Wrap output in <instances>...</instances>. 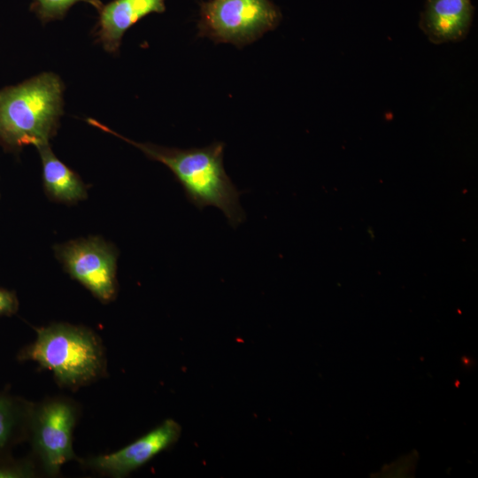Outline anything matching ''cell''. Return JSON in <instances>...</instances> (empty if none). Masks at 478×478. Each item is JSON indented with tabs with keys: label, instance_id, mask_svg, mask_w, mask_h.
Here are the masks:
<instances>
[{
	"label": "cell",
	"instance_id": "cell-1",
	"mask_svg": "<svg viewBox=\"0 0 478 478\" xmlns=\"http://www.w3.org/2000/svg\"><path fill=\"white\" fill-rule=\"evenodd\" d=\"M87 121L138 148L150 159L165 165L182 186L188 200L198 210L214 206L223 212L234 227L244 220L245 213L239 201L241 193L223 166L224 143L214 142L201 148H167L150 143H136L93 119Z\"/></svg>",
	"mask_w": 478,
	"mask_h": 478
},
{
	"label": "cell",
	"instance_id": "cell-2",
	"mask_svg": "<svg viewBox=\"0 0 478 478\" xmlns=\"http://www.w3.org/2000/svg\"><path fill=\"white\" fill-rule=\"evenodd\" d=\"M63 85L54 73H42L0 90V144L10 150L48 144L62 114Z\"/></svg>",
	"mask_w": 478,
	"mask_h": 478
},
{
	"label": "cell",
	"instance_id": "cell-3",
	"mask_svg": "<svg viewBox=\"0 0 478 478\" xmlns=\"http://www.w3.org/2000/svg\"><path fill=\"white\" fill-rule=\"evenodd\" d=\"M51 371L60 385L77 388L103 374L104 355L97 336L88 328L55 323L36 329L34 343L19 354Z\"/></svg>",
	"mask_w": 478,
	"mask_h": 478
},
{
	"label": "cell",
	"instance_id": "cell-4",
	"mask_svg": "<svg viewBox=\"0 0 478 478\" xmlns=\"http://www.w3.org/2000/svg\"><path fill=\"white\" fill-rule=\"evenodd\" d=\"M281 20L280 9L270 0H209L200 5L197 36L243 48Z\"/></svg>",
	"mask_w": 478,
	"mask_h": 478
},
{
	"label": "cell",
	"instance_id": "cell-5",
	"mask_svg": "<svg viewBox=\"0 0 478 478\" xmlns=\"http://www.w3.org/2000/svg\"><path fill=\"white\" fill-rule=\"evenodd\" d=\"M55 253L68 274L101 302L113 300L117 293V258L112 245L90 236L55 247Z\"/></svg>",
	"mask_w": 478,
	"mask_h": 478
},
{
	"label": "cell",
	"instance_id": "cell-6",
	"mask_svg": "<svg viewBox=\"0 0 478 478\" xmlns=\"http://www.w3.org/2000/svg\"><path fill=\"white\" fill-rule=\"evenodd\" d=\"M76 419V409L67 400L53 399L39 407L32 406L28 430L48 474H58L65 463L75 458L72 435Z\"/></svg>",
	"mask_w": 478,
	"mask_h": 478
},
{
	"label": "cell",
	"instance_id": "cell-7",
	"mask_svg": "<svg viewBox=\"0 0 478 478\" xmlns=\"http://www.w3.org/2000/svg\"><path fill=\"white\" fill-rule=\"evenodd\" d=\"M181 427L173 419L139 437L122 449L85 461L88 467L112 477H124L143 466L180 438Z\"/></svg>",
	"mask_w": 478,
	"mask_h": 478
},
{
	"label": "cell",
	"instance_id": "cell-8",
	"mask_svg": "<svg viewBox=\"0 0 478 478\" xmlns=\"http://www.w3.org/2000/svg\"><path fill=\"white\" fill-rule=\"evenodd\" d=\"M474 12L471 0H426L420 27L435 44L459 42L468 34Z\"/></svg>",
	"mask_w": 478,
	"mask_h": 478
},
{
	"label": "cell",
	"instance_id": "cell-9",
	"mask_svg": "<svg viewBox=\"0 0 478 478\" xmlns=\"http://www.w3.org/2000/svg\"><path fill=\"white\" fill-rule=\"evenodd\" d=\"M165 11V0H112L99 11L96 26L97 41L106 51L114 53L132 26L150 13Z\"/></svg>",
	"mask_w": 478,
	"mask_h": 478
},
{
	"label": "cell",
	"instance_id": "cell-10",
	"mask_svg": "<svg viewBox=\"0 0 478 478\" xmlns=\"http://www.w3.org/2000/svg\"><path fill=\"white\" fill-rule=\"evenodd\" d=\"M42 164L45 192L54 201L75 204L87 197V186L80 176L60 161L49 143L37 148Z\"/></svg>",
	"mask_w": 478,
	"mask_h": 478
},
{
	"label": "cell",
	"instance_id": "cell-11",
	"mask_svg": "<svg viewBox=\"0 0 478 478\" xmlns=\"http://www.w3.org/2000/svg\"><path fill=\"white\" fill-rule=\"evenodd\" d=\"M31 409L23 400L0 392V459L28 431Z\"/></svg>",
	"mask_w": 478,
	"mask_h": 478
},
{
	"label": "cell",
	"instance_id": "cell-12",
	"mask_svg": "<svg viewBox=\"0 0 478 478\" xmlns=\"http://www.w3.org/2000/svg\"><path fill=\"white\" fill-rule=\"evenodd\" d=\"M31 10L44 22L62 19L72 5L86 2L98 11L103 4L100 0H32Z\"/></svg>",
	"mask_w": 478,
	"mask_h": 478
},
{
	"label": "cell",
	"instance_id": "cell-13",
	"mask_svg": "<svg viewBox=\"0 0 478 478\" xmlns=\"http://www.w3.org/2000/svg\"><path fill=\"white\" fill-rule=\"evenodd\" d=\"M35 474V466L28 460L0 459V478H29Z\"/></svg>",
	"mask_w": 478,
	"mask_h": 478
},
{
	"label": "cell",
	"instance_id": "cell-14",
	"mask_svg": "<svg viewBox=\"0 0 478 478\" xmlns=\"http://www.w3.org/2000/svg\"><path fill=\"white\" fill-rule=\"evenodd\" d=\"M19 308V301L14 292L0 289V316H11Z\"/></svg>",
	"mask_w": 478,
	"mask_h": 478
}]
</instances>
